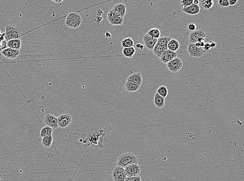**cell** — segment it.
<instances>
[{"label":"cell","instance_id":"37","mask_svg":"<svg viewBox=\"0 0 244 181\" xmlns=\"http://www.w3.org/2000/svg\"><path fill=\"white\" fill-rule=\"evenodd\" d=\"M135 46H136V48L139 49L141 50H143L144 48V45H143L141 44H137Z\"/></svg>","mask_w":244,"mask_h":181},{"label":"cell","instance_id":"11","mask_svg":"<svg viewBox=\"0 0 244 181\" xmlns=\"http://www.w3.org/2000/svg\"><path fill=\"white\" fill-rule=\"evenodd\" d=\"M44 123L46 126H48L53 129L58 127L57 123V118L54 115L51 114H47L44 117Z\"/></svg>","mask_w":244,"mask_h":181},{"label":"cell","instance_id":"16","mask_svg":"<svg viewBox=\"0 0 244 181\" xmlns=\"http://www.w3.org/2000/svg\"><path fill=\"white\" fill-rule=\"evenodd\" d=\"M182 11L186 14H189L191 15H195L198 14L201 12V10L198 5L194 4L193 3L189 7L182 9Z\"/></svg>","mask_w":244,"mask_h":181},{"label":"cell","instance_id":"6","mask_svg":"<svg viewBox=\"0 0 244 181\" xmlns=\"http://www.w3.org/2000/svg\"><path fill=\"white\" fill-rule=\"evenodd\" d=\"M187 52L191 57L197 59L202 57L203 53L206 52L203 47H198L195 44L190 43L188 44Z\"/></svg>","mask_w":244,"mask_h":181},{"label":"cell","instance_id":"13","mask_svg":"<svg viewBox=\"0 0 244 181\" xmlns=\"http://www.w3.org/2000/svg\"><path fill=\"white\" fill-rule=\"evenodd\" d=\"M157 39H155L151 37L147 34H145L143 37L144 47H145L146 48L149 50L153 51L155 46L157 44Z\"/></svg>","mask_w":244,"mask_h":181},{"label":"cell","instance_id":"33","mask_svg":"<svg viewBox=\"0 0 244 181\" xmlns=\"http://www.w3.org/2000/svg\"><path fill=\"white\" fill-rule=\"evenodd\" d=\"M142 179L139 175L134 177H127L125 181H141Z\"/></svg>","mask_w":244,"mask_h":181},{"label":"cell","instance_id":"38","mask_svg":"<svg viewBox=\"0 0 244 181\" xmlns=\"http://www.w3.org/2000/svg\"><path fill=\"white\" fill-rule=\"evenodd\" d=\"M230 6H234L237 3V0H230L228 1Z\"/></svg>","mask_w":244,"mask_h":181},{"label":"cell","instance_id":"10","mask_svg":"<svg viewBox=\"0 0 244 181\" xmlns=\"http://www.w3.org/2000/svg\"><path fill=\"white\" fill-rule=\"evenodd\" d=\"M127 177H134L139 175L141 169L138 163L128 165L124 168Z\"/></svg>","mask_w":244,"mask_h":181},{"label":"cell","instance_id":"44","mask_svg":"<svg viewBox=\"0 0 244 181\" xmlns=\"http://www.w3.org/2000/svg\"><path fill=\"white\" fill-rule=\"evenodd\" d=\"M0 181H3V180L2 179H1V178H0Z\"/></svg>","mask_w":244,"mask_h":181},{"label":"cell","instance_id":"23","mask_svg":"<svg viewBox=\"0 0 244 181\" xmlns=\"http://www.w3.org/2000/svg\"><path fill=\"white\" fill-rule=\"evenodd\" d=\"M167 50V48L160 46L156 44L153 50V52L158 57L160 58Z\"/></svg>","mask_w":244,"mask_h":181},{"label":"cell","instance_id":"18","mask_svg":"<svg viewBox=\"0 0 244 181\" xmlns=\"http://www.w3.org/2000/svg\"><path fill=\"white\" fill-rule=\"evenodd\" d=\"M127 82H132V83L136 84L137 85L141 86L143 82V79L142 77L141 74L138 72V73H135L131 74L127 78Z\"/></svg>","mask_w":244,"mask_h":181},{"label":"cell","instance_id":"40","mask_svg":"<svg viewBox=\"0 0 244 181\" xmlns=\"http://www.w3.org/2000/svg\"><path fill=\"white\" fill-rule=\"evenodd\" d=\"M103 17L102 16H97V17H96V22L97 23V21H99V22H100V21H102V20H103Z\"/></svg>","mask_w":244,"mask_h":181},{"label":"cell","instance_id":"19","mask_svg":"<svg viewBox=\"0 0 244 181\" xmlns=\"http://www.w3.org/2000/svg\"><path fill=\"white\" fill-rule=\"evenodd\" d=\"M7 48L20 50L21 47V39H12L7 41Z\"/></svg>","mask_w":244,"mask_h":181},{"label":"cell","instance_id":"14","mask_svg":"<svg viewBox=\"0 0 244 181\" xmlns=\"http://www.w3.org/2000/svg\"><path fill=\"white\" fill-rule=\"evenodd\" d=\"M111 11H113L117 16L121 17L124 19L127 11V7L123 3H118L112 7Z\"/></svg>","mask_w":244,"mask_h":181},{"label":"cell","instance_id":"35","mask_svg":"<svg viewBox=\"0 0 244 181\" xmlns=\"http://www.w3.org/2000/svg\"><path fill=\"white\" fill-rule=\"evenodd\" d=\"M7 48V41L5 40L0 42V53H1V52L3 50H4Z\"/></svg>","mask_w":244,"mask_h":181},{"label":"cell","instance_id":"27","mask_svg":"<svg viewBox=\"0 0 244 181\" xmlns=\"http://www.w3.org/2000/svg\"><path fill=\"white\" fill-rule=\"evenodd\" d=\"M147 34H148L149 36L152 37L153 38L155 39H158L160 37V35H161V32L160 31L159 29H158V28H152L150 30L148 31Z\"/></svg>","mask_w":244,"mask_h":181},{"label":"cell","instance_id":"20","mask_svg":"<svg viewBox=\"0 0 244 181\" xmlns=\"http://www.w3.org/2000/svg\"><path fill=\"white\" fill-rule=\"evenodd\" d=\"M154 103L157 108L161 109L164 106L165 99L160 96L156 92L154 97Z\"/></svg>","mask_w":244,"mask_h":181},{"label":"cell","instance_id":"5","mask_svg":"<svg viewBox=\"0 0 244 181\" xmlns=\"http://www.w3.org/2000/svg\"><path fill=\"white\" fill-rule=\"evenodd\" d=\"M206 36V34L203 29L191 32L189 36V43L195 44L199 42H204Z\"/></svg>","mask_w":244,"mask_h":181},{"label":"cell","instance_id":"2","mask_svg":"<svg viewBox=\"0 0 244 181\" xmlns=\"http://www.w3.org/2000/svg\"><path fill=\"white\" fill-rule=\"evenodd\" d=\"M4 39L6 41L12 39H20L22 32L20 28L14 25H7L5 26Z\"/></svg>","mask_w":244,"mask_h":181},{"label":"cell","instance_id":"36","mask_svg":"<svg viewBox=\"0 0 244 181\" xmlns=\"http://www.w3.org/2000/svg\"><path fill=\"white\" fill-rule=\"evenodd\" d=\"M196 25L194 23H190L189 25L187 26V29L189 31L193 32L195 31L196 29Z\"/></svg>","mask_w":244,"mask_h":181},{"label":"cell","instance_id":"1","mask_svg":"<svg viewBox=\"0 0 244 181\" xmlns=\"http://www.w3.org/2000/svg\"><path fill=\"white\" fill-rule=\"evenodd\" d=\"M135 163H138L137 157L134 154L130 152L122 154L119 157L117 160V165L123 168Z\"/></svg>","mask_w":244,"mask_h":181},{"label":"cell","instance_id":"7","mask_svg":"<svg viewBox=\"0 0 244 181\" xmlns=\"http://www.w3.org/2000/svg\"><path fill=\"white\" fill-rule=\"evenodd\" d=\"M166 67L169 71L176 73L180 71L183 67V62L179 57H176L166 63Z\"/></svg>","mask_w":244,"mask_h":181},{"label":"cell","instance_id":"4","mask_svg":"<svg viewBox=\"0 0 244 181\" xmlns=\"http://www.w3.org/2000/svg\"><path fill=\"white\" fill-rule=\"evenodd\" d=\"M105 135V132L103 133H93L92 135H89L87 137L89 138V142H85L87 145L90 146H98V147L100 148L103 147V140Z\"/></svg>","mask_w":244,"mask_h":181},{"label":"cell","instance_id":"26","mask_svg":"<svg viewBox=\"0 0 244 181\" xmlns=\"http://www.w3.org/2000/svg\"><path fill=\"white\" fill-rule=\"evenodd\" d=\"M41 142L42 144L43 145V146L44 147L47 148H50L52 144V135L47 136L44 137L42 138Z\"/></svg>","mask_w":244,"mask_h":181},{"label":"cell","instance_id":"34","mask_svg":"<svg viewBox=\"0 0 244 181\" xmlns=\"http://www.w3.org/2000/svg\"><path fill=\"white\" fill-rule=\"evenodd\" d=\"M218 3L219 5L221 6L222 7H228L230 6L228 1V0H219Z\"/></svg>","mask_w":244,"mask_h":181},{"label":"cell","instance_id":"25","mask_svg":"<svg viewBox=\"0 0 244 181\" xmlns=\"http://www.w3.org/2000/svg\"><path fill=\"white\" fill-rule=\"evenodd\" d=\"M53 131V129L52 128L48 126H45L41 129L40 132V136L41 138H43L47 136L52 135Z\"/></svg>","mask_w":244,"mask_h":181},{"label":"cell","instance_id":"42","mask_svg":"<svg viewBox=\"0 0 244 181\" xmlns=\"http://www.w3.org/2000/svg\"><path fill=\"white\" fill-rule=\"evenodd\" d=\"M63 1V0H60V1H54V0H52V2H53L57 3L58 4L62 3Z\"/></svg>","mask_w":244,"mask_h":181},{"label":"cell","instance_id":"15","mask_svg":"<svg viewBox=\"0 0 244 181\" xmlns=\"http://www.w3.org/2000/svg\"><path fill=\"white\" fill-rule=\"evenodd\" d=\"M1 53L7 59H15L18 57L20 54V50L7 48L3 50Z\"/></svg>","mask_w":244,"mask_h":181},{"label":"cell","instance_id":"12","mask_svg":"<svg viewBox=\"0 0 244 181\" xmlns=\"http://www.w3.org/2000/svg\"><path fill=\"white\" fill-rule=\"evenodd\" d=\"M107 20L112 25H121L123 24L124 19L117 16L113 11L110 10L107 14Z\"/></svg>","mask_w":244,"mask_h":181},{"label":"cell","instance_id":"21","mask_svg":"<svg viewBox=\"0 0 244 181\" xmlns=\"http://www.w3.org/2000/svg\"><path fill=\"white\" fill-rule=\"evenodd\" d=\"M180 48V44L178 40L175 39H171L167 44V49L176 52Z\"/></svg>","mask_w":244,"mask_h":181},{"label":"cell","instance_id":"30","mask_svg":"<svg viewBox=\"0 0 244 181\" xmlns=\"http://www.w3.org/2000/svg\"><path fill=\"white\" fill-rule=\"evenodd\" d=\"M157 93L160 95V96L164 98H166V96H168V89L166 86H160L157 89Z\"/></svg>","mask_w":244,"mask_h":181},{"label":"cell","instance_id":"8","mask_svg":"<svg viewBox=\"0 0 244 181\" xmlns=\"http://www.w3.org/2000/svg\"><path fill=\"white\" fill-rule=\"evenodd\" d=\"M112 177L114 181H125L127 175L124 168L117 165L112 171Z\"/></svg>","mask_w":244,"mask_h":181},{"label":"cell","instance_id":"9","mask_svg":"<svg viewBox=\"0 0 244 181\" xmlns=\"http://www.w3.org/2000/svg\"><path fill=\"white\" fill-rule=\"evenodd\" d=\"M72 122V117L69 114H63L57 117L58 126L60 128H66L69 126Z\"/></svg>","mask_w":244,"mask_h":181},{"label":"cell","instance_id":"41","mask_svg":"<svg viewBox=\"0 0 244 181\" xmlns=\"http://www.w3.org/2000/svg\"><path fill=\"white\" fill-rule=\"evenodd\" d=\"M199 3V2L198 0H194V1H193V4H194L198 5Z\"/></svg>","mask_w":244,"mask_h":181},{"label":"cell","instance_id":"29","mask_svg":"<svg viewBox=\"0 0 244 181\" xmlns=\"http://www.w3.org/2000/svg\"><path fill=\"white\" fill-rule=\"evenodd\" d=\"M200 2L201 6L204 9H211L213 6V1L212 0H201Z\"/></svg>","mask_w":244,"mask_h":181},{"label":"cell","instance_id":"28","mask_svg":"<svg viewBox=\"0 0 244 181\" xmlns=\"http://www.w3.org/2000/svg\"><path fill=\"white\" fill-rule=\"evenodd\" d=\"M121 46L123 48H130V47H132L134 46V41L131 38L128 37L123 39V40L121 41Z\"/></svg>","mask_w":244,"mask_h":181},{"label":"cell","instance_id":"43","mask_svg":"<svg viewBox=\"0 0 244 181\" xmlns=\"http://www.w3.org/2000/svg\"><path fill=\"white\" fill-rule=\"evenodd\" d=\"M106 37H107V38L111 37V35L110 34V33H108V32H106Z\"/></svg>","mask_w":244,"mask_h":181},{"label":"cell","instance_id":"22","mask_svg":"<svg viewBox=\"0 0 244 181\" xmlns=\"http://www.w3.org/2000/svg\"><path fill=\"white\" fill-rule=\"evenodd\" d=\"M140 86H141L130 82H126L124 85L125 89L129 92H137L140 88Z\"/></svg>","mask_w":244,"mask_h":181},{"label":"cell","instance_id":"31","mask_svg":"<svg viewBox=\"0 0 244 181\" xmlns=\"http://www.w3.org/2000/svg\"><path fill=\"white\" fill-rule=\"evenodd\" d=\"M171 39L170 37H167V36L160 37L158 39L157 44H159L160 46L167 48V44Z\"/></svg>","mask_w":244,"mask_h":181},{"label":"cell","instance_id":"3","mask_svg":"<svg viewBox=\"0 0 244 181\" xmlns=\"http://www.w3.org/2000/svg\"><path fill=\"white\" fill-rule=\"evenodd\" d=\"M82 23L81 17L78 13L71 12L67 15L65 20V24L68 27L76 29Z\"/></svg>","mask_w":244,"mask_h":181},{"label":"cell","instance_id":"17","mask_svg":"<svg viewBox=\"0 0 244 181\" xmlns=\"http://www.w3.org/2000/svg\"><path fill=\"white\" fill-rule=\"evenodd\" d=\"M176 57H178L177 53L167 49L162 57L160 58V61L166 64L168 62H170Z\"/></svg>","mask_w":244,"mask_h":181},{"label":"cell","instance_id":"24","mask_svg":"<svg viewBox=\"0 0 244 181\" xmlns=\"http://www.w3.org/2000/svg\"><path fill=\"white\" fill-rule=\"evenodd\" d=\"M135 53V49L134 47L123 48L122 50L123 55L128 58L132 57L133 55H134Z\"/></svg>","mask_w":244,"mask_h":181},{"label":"cell","instance_id":"32","mask_svg":"<svg viewBox=\"0 0 244 181\" xmlns=\"http://www.w3.org/2000/svg\"><path fill=\"white\" fill-rule=\"evenodd\" d=\"M181 5L182 9L185 7H189L193 3V0H182L180 2Z\"/></svg>","mask_w":244,"mask_h":181},{"label":"cell","instance_id":"39","mask_svg":"<svg viewBox=\"0 0 244 181\" xmlns=\"http://www.w3.org/2000/svg\"><path fill=\"white\" fill-rule=\"evenodd\" d=\"M4 32L1 33V30H0V42H1L3 41V40H4Z\"/></svg>","mask_w":244,"mask_h":181}]
</instances>
